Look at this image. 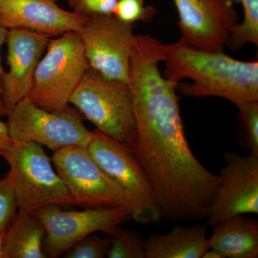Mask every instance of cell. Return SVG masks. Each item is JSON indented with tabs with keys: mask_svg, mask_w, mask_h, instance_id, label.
Masks as SVG:
<instances>
[{
	"mask_svg": "<svg viewBox=\"0 0 258 258\" xmlns=\"http://www.w3.org/2000/svg\"><path fill=\"white\" fill-rule=\"evenodd\" d=\"M165 45L150 35H136L128 83L135 132L127 146L152 183L163 219L206 218L218 175L197 159L185 136L178 84L161 74Z\"/></svg>",
	"mask_w": 258,
	"mask_h": 258,
	"instance_id": "cell-1",
	"label": "cell"
},
{
	"mask_svg": "<svg viewBox=\"0 0 258 258\" xmlns=\"http://www.w3.org/2000/svg\"><path fill=\"white\" fill-rule=\"evenodd\" d=\"M163 62V76L178 84L177 91L185 96L218 97L235 106L258 101L257 60H237L223 51L198 50L179 40L165 45Z\"/></svg>",
	"mask_w": 258,
	"mask_h": 258,
	"instance_id": "cell-2",
	"label": "cell"
},
{
	"mask_svg": "<svg viewBox=\"0 0 258 258\" xmlns=\"http://www.w3.org/2000/svg\"><path fill=\"white\" fill-rule=\"evenodd\" d=\"M10 166L18 208L31 212L51 205L71 206L74 200L40 144L13 141L2 156Z\"/></svg>",
	"mask_w": 258,
	"mask_h": 258,
	"instance_id": "cell-3",
	"label": "cell"
},
{
	"mask_svg": "<svg viewBox=\"0 0 258 258\" xmlns=\"http://www.w3.org/2000/svg\"><path fill=\"white\" fill-rule=\"evenodd\" d=\"M69 104L102 133L122 143L132 142L135 118L132 93L125 81L108 79L89 67L71 96Z\"/></svg>",
	"mask_w": 258,
	"mask_h": 258,
	"instance_id": "cell-4",
	"label": "cell"
},
{
	"mask_svg": "<svg viewBox=\"0 0 258 258\" xmlns=\"http://www.w3.org/2000/svg\"><path fill=\"white\" fill-rule=\"evenodd\" d=\"M89 67L79 32L50 40L25 98L47 111L64 109Z\"/></svg>",
	"mask_w": 258,
	"mask_h": 258,
	"instance_id": "cell-5",
	"label": "cell"
},
{
	"mask_svg": "<svg viewBox=\"0 0 258 258\" xmlns=\"http://www.w3.org/2000/svg\"><path fill=\"white\" fill-rule=\"evenodd\" d=\"M93 134L88 150L124 194L132 211V219L144 225L157 223L163 220L150 179L127 144L97 129Z\"/></svg>",
	"mask_w": 258,
	"mask_h": 258,
	"instance_id": "cell-6",
	"label": "cell"
},
{
	"mask_svg": "<svg viewBox=\"0 0 258 258\" xmlns=\"http://www.w3.org/2000/svg\"><path fill=\"white\" fill-rule=\"evenodd\" d=\"M7 116L13 140L35 142L53 153L74 146L87 147L94 135L70 106L60 111H50L24 98Z\"/></svg>",
	"mask_w": 258,
	"mask_h": 258,
	"instance_id": "cell-7",
	"label": "cell"
},
{
	"mask_svg": "<svg viewBox=\"0 0 258 258\" xmlns=\"http://www.w3.org/2000/svg\"><path fill=\"white\" fill-rule=\"evenodd\" d=\"M52 161L74 205L84 209L128 208L124 194L98 165L87 147L64 148L53 153Z\"/></svg>",
	"mask_w": 258,
	"mask_h": 258,
	"instance_id": "cell-8",
	"label": "cell"
},
{
	"mask_svg": "<svg viewBox=\"0 0 258 258\" xmlns=\"http://www.w3.org/2000/svg\"><path fill=\"white\" fill-rule=\"evenodd\" d=\"M45 229L43 251L47 257H60L74 244L88 235L103 232L111 235L117 227L132 219L127 207L62 210L51 205L32 212Z\"/></svg>",
	"mask_w": 258,
	"mask_h": 258,
	"instance_id": "cell-9",
	"label": "cell"
},
{
	"mask_svg": "<svg viewBox=\"0 0 258 258\" xmlns=\"http://www.w3.org/2000/svg\"><path fill=\"white\" fill-rule=\"evenodd\" d=\"M134 25L113 15L86 20L79 32L90 68L108 79L127 83L133 49Z\"/></svg>",
	"mask_w": 258,
	"mask_h": 258,
	"instance_id": "cell-10",
	"label": "cell"
},
{
	"mask_svg": "<svg viewBox=\"0 0 258 258\" xmlns=\"http://www.w3.org/2000/svg\"><path fill=\"white\" fill-rule=\"evenodd\" d=\"M224 160L205 218L207 227L237 215L258 214V156L228 152Z\"/></svg>",
	"mask_w": 258,
	"mask_h": 258,
	"instance_id": "cell-11",
	"label": "cell"
},
{
	"mask_svg": "<svg viewBox=\"0 0 258 258\" xmlns=\"http://www.w3.org/2000/svg\"><path fill=\"white\" fill-rule=\"evenodd\" d=\"M179 16V40L209 52L224 51L238 23L233 0H172Z\"/></svg>",
	"mask_w": 258,
	"mask_h": 258,
	"instance_id": "cell-12",
	"label": "cell"
},
{
	"mask_svg": "<svg viewBox=\"0 0 258 258\" xmlns=\"http://www.w3.org/2000/svg\"><path fill=\"white\" fill-rule=\"evenodd\" d=\"M50 40V37L31 30L9 29L6 40L9 71L5 72L1 79L3 101L7 114L28 96L37 64Z\"/></svg>",
	"mask_w": 258,
	"mask_h": 258,
	"instance_id": "cell-13",
	"label": "cell"
},
{
	"mask_svg": "<svg viewBox=\"0 0 258 258\" xmlns=\"http://www.w3.org/2000/svg\"><path fill=\"white\" fill-rule=\"evenodd\" d=\"M86 20L61 8L57 0H0V23L8 29H25L57 37L79 32Z\"/></svg>",
	"mask_w": 258,
	"mask_h": 258,
	"instance_id": "cell-14",
	"label": "cell"
},
{
	"mask_svg": "<svg viewBox=\"0 0 258 258\" xmlns=\"http://www.w3.org/2000/svg\"><path fill=\"white\" fill-rule=\"evenodd\" d=\"M207 226H176L169 232H156L144 240L147 258H202L210 248Z\"/></svg>",
	"mask_w": 258,
	"mask_h": 258,
	"instance_id": "cell-15",
	"label": "cell"
},
{
	"mask_svg": "<svg viewBox=\"0 0 258 258\" xmlns=\"http://www.w3.org/2000/svg\"><path fill=\"white\" fill-rule=\"evenodd\" d=\"M210 248L224 258L258 257V220L237 215L212 225Z\"/></svg>",
	"mask_w": 258,
	"mask_h": 258,
	"instance_id": "cell-16",
	"label": "cell"
},
{
	"mask_svg": "<svg viewBox=\"0 0 258 258\" xmlns=\"http://www.w3.org/2000/svg\"><path fill=\"white\" fill-rule=\"evenodd\" d=\"M45 227L31 212L19 209L5 233L4 258H46Z\"/></svg>",
	"mask_w": 258,
	"mask_h": 258,
	"instance_id": "cell-17",
	"label": "cell"
},
{
	"mask_svg": "<svg viewBox=\"0 0 258 258\" xmlns=\"http://www.w3.org/2000/svg\"><path fill=\"white\" fill-rule=\"evenodd\" d=\"M243 9L242 22L236 24L231 30L226 47L231 51L242 48L247 44L258 46V0H233Z\"/></svg>",
	"mask_w": 258,
	"mask_h": 258,
	"instance_id": "cell-18",
	"label": "cell"
},
{
	"mask_svg": "<svg viewBox=\"0 0 258 258\" xmlns=\"http://www.w3.org/2000/svg\"><path fill=\"white\" fill-rule=\"evenodd\" d=\"M239 110V142L242 147L258 156V101L242 102Z\"/></svg>",
	"mask_w": 258,
	"mask_h": 258,
	"instance_id": "cell-19",
	"label": "cell"
},
{
	"mask_svg": "<svg viewBox=\"0 0 258 258\" xmlns=\"http://www.w3.org/2000/svg\"><path fill=\"white\" fill-rule=\"evenodd\" d=\"M112 236L108 258H147L144 240L137 231L117 227Z\"/></svg>",
	"mask_w": 258,
	"mask_h": 258,
	"instance_id": "cell-20",
	"label": "cell"
},
{
	"mask_svg": "<svg viewBox=\"0 0 258 258\" xmlns=\"http://www.w3.org/2000/svg\"><path fill=\"white\" fill-rule=\"evenodd\" d=\"M112 236L101 237L88 235L74 244L63 253L66 258H104L111 248Z\"/></svg>",
	"mask_w": 258,
	"mask_h": 258,
	"instance_id": "cell-21",
	"label": "cell"
},
{
	"mask_svg": "<svg viewBox=\"0 0 258 258\" xmlns=\"http://www.w3.org/2000/svg\"><path fill=\"white\" fill-rule=\"evenodd\" d=\"M158 10L151 5H146L144 0H117L113 15L123 23L137 22L149 23L157 15Z\"/></svg>",
	"mask_w": 258,
	"mask_h": 258,
	"instance_id": "cell-22",
	"label": "cell"
},
{
	"mask_svg": "<svg viewBox=\"0 0 258 258\" xmlns=\"http://www.w3.org/2000/svg\"><path fill=\"white\" fill-rule=\"evenodd\" d=\"M19 209L16 195L10 176L0 179V232L8 230Z\"/></svg>",
	"mask_w": 258,
	"mask_h": 258,
	"instance_id": "cell-23",
	"label": "cell"
},
{
	"mask_svg": "<svg viewBox=\"0 0 258 258\" xmlns=\"http://www.w3.org/2000/svg\"><path fill=\"white\" fill-rule=\"evenodd\" d=\"M72 11L88 18L113 15L117 0H68Z\"/></svg>",
	"mask_w": 258,
	"mask_h": 258,
	"instance_id": "cell-24",
	"label": "cell"
},
{
	"mask_svg": "<svg viewBox=\"0 0 258 258\" xmlns=\"http://www.w3.org/2000/svg\"><path fill=\"white\" fill-rule=\"evenodd\" d=\"M13 141L10 137L7 123H4L0 120V156L1 157L10 147Z\"/></svg>",
	"mask_w": 258,
	"mask_h": 258,
	"instance_id": "cell-25",
	"label": "cell"
},
{
	"mask_svg": "<svg viewBox=\"0 0 258 258\" xmlns=\"http://www.w3.org/2000/svg\"><path fill=\"white\" fill-rule=\"evenodd\" d=\"M8 31H9V29L7 28L6 27L0 23V81L5 72L3 69V64H2L1 50L3 45H4L5 42H6Z\"/></svg>",
	"mask_w": 258,
	"mask_h": 258,
	"instance_id": "cell-26",
	"label": "cell"
},
{
	"mask_svg": "<svg viewBox=\"0 0 258 258\" xmlns=\"http://www.w3.org/2000/svg\"><path fill=\"white\" fill-rule=\"evenodd\" d=\"M202 258H224L221 254L219 253L217 251L212 248H209L205 253L203 254Z\"/></svg>",
	"mask_w": 258,
	"mask_h": 258,
	"instance_id": "cell-27",
	"label": "cell"
},
{
	"mask_svg": "<svg viewBox=\"0 0 258 258\" xmlns=\"http://www.w3.org/2000/svg\"><path fill=\"white\" fill-rule=\"evenodd\" d=\"M6 231L0 232V258H4V242Z\"/></svg>",
	"mask_w": 258,
	"mask_h": 258,
	"instance_id": "cell-28",
	"label": "cell"
},
{
	"mask_svg": "<svg viewBox=\"0 0 258 258\" xmlns=\"http://www.w3.org/2000/svg\"><path fill=\"white\" fill-rule=\"evenodd\" d=\"M7 115L6 111H5L4 104L3 101V90H2L1 81H0V116H5Z\"/></svg>",
	"mask_w": 258,
	"mask_h": 258,
	"instance_id": "cell-29",
	"label": "cell"
}]
</instances>
